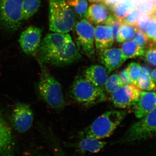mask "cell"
<instances>
[{
    "mask_svg": "<svg viewBox=\"0 0 156 156\" xmlns=\"http://www.w3.org/2000/svg\"><path fill=\"white\" fill-rule=\"evenodd\" d=\"M12 122L16 130L20 133L28 131L33 123L34 114L28 105L18 103L13 109Z\"/></svg>",
    "mask_w": 156,
    "mask_h": 156,
    "instance_id": "8fae6325",
    "label": "cell"
},
{
    "mask_svg": "<svg viewBox=\"0 0 156 156\" xmlns=\"http://www.w3.org/2000/svg\"><path fill=\"white\" fill-rule=\"evenodd\" d=\"M123 57L126 60L143 56L145 50L140 48L132 40L122 43L121 49Z\"/></svg>",
    "mask_w": 156,
    "mask_h": 156,
    "instance_id": "d6986e66",
    "label": "cell"
},
{
    "mask_svg": "<svg viewBox=\"0 0 156 156\" xmlns=\"http://www.w3.org/2000/svg\"><path fill=\"white\" fill-rule=\"evenodd\" d=\"M136 86L143 91H152L156 89V84L153 81L150 75L144 73H141Z\"/></svg>",
    "mask_w": 156,
    "mask_h": 156,
    "instance_id": "cb8c5ba5",
    "label": "cell"
},
{
    "mask_svg": "<svg viewBox=\"0 0 156 156\" xmlns=\"http://www.w3.org/2000/svg\"><path fill=\"white\" fill-rule=\"evenodd\" d=\"M0 156H14L12 131L0 113Z\"/></svg>",
    "mask_w": 156,
    "mask_h": 156,
    "instance_id": "9a60e30c",
    "label": "cell"
},
{
    "mask_svg": "<svg viewBox=\"0 0 156 156\" xmlns=\"http://www.w3.org/2000/svg\"><path fill=\"white\" fill-rule=\"evenodd\" d=\"M140 14L137 7L134 8L122 20V23L137 26L138 17Z\"/></svg>",
    "mask_w": 156,
    "mask_h": 156,
    "instance_id": "f1b7e54d",
    "label": "cell"
},
{
    "mask_svg": "<svg viewBox=\"0 0 156 156\" xmlns=\"http://www.w3.org/2000/svg\"><path fill=\"white\" fill-rule=\"evenodd\" d=\"M141 92L134 84L125 85L112 93L111 99L116 107L129 108L136 104Z\"/></svg>",
    "mask_w": 156,
    "mask_h": 156,
    "instance_id": "9c48e42d",
    "label": "cell"
},
{
    "mask_svg": "<svg viewBox=\"0 0 156 156\" xmlns=\"http://www.w3.org/2000/svg\"><path fill=\"white\" fill-rule=\"evenodd\" d=\"M127 115L124 111L105 112L89 126L79 132V138L88 137L98 140L107 138L113 134Z\"/></svg>",
    "mask_w": 156,
    "mask_h": 156,
    "instance_id": "7a4b0ae2",
    "label": "cell"
},
{
    "mask_svg": "<svg viewBox=\"0 0 156 156\" xmlns=\"http://www.w3.org/2000/svg\"><path fill=\"white\" fill-rule=\"evenodd\" d=\"M70 93L74 100L85 106H93L107 100L104 90L96 87L84 77L76 78Z\"/></svg>",
    "mask_w": 156,
    "mask_h": 156,
    "instance_id": "5b68a950",
    "label": "cell"
},
{
    "mask_svg": "<svg viewBox=\"0 0 156 156\" xmlns=\"http://www.w3.org/2000/svg\"><path fill=\"white\" fill-rule=\"evenodd\" d=\"M151 1H154V0H151Z\"/></svg>",
    "mask_w": 156,
    "mask_h": 156,
    "instance_id": "b9f144b4",
    "label": "cell"
},
{
    "mask_svg": "<svg viewBox=\"0 0 156 156\" xmlns=\"http://www.w3.org/2000/svg\"><path fill=\"white\" fill-rule=\"evenodd\" d=\"M138 30L137 26L122 23L119 34L117 43H121L130 41L133 39Z\"/></svg>",
    "mask_w": 156,
    "mask_h": 156,
    "instance_id": "603a6c76",
    "label": "cell"
},
{
    "mask_svg": "<svg viewBox=\"0 0 156 156\" xmlns=\"http://www.w3.org/2000/svg\"><path fill=\"white\" fill-rule=\"evenodd\" d=\"M106 69L99 65H94L87 68L83 73L84 77L101 89L104 90L105 85L108 78Z\"/></svg>",
    "mask_w": 156,
    "mask_h": 156,
    "instance_id": "e0dca14e",
    "label": "cell"
},
{
    "mask_svg": "<svg viewBox=\"0 0 156 156\" xmlns=\"http://www.w3.org/2000/svg\"><path fill=\"white\" fill-rule=\"evenodd\" d=\"M38 89L42 98L50 107L57 111L64 108L66 103L60 84L44 66L42 68Z\"/></svg>",
    "mask_w": 156,
    "mask_h": 156,
    "instance_id": "8992f818",
    "label": "cell"
},
{
    "mask_svg": "<svg viewBox=\"0 0 156 156\" xmlns=\"http://www.w3.org/2000/svg\"><path fill=\"white\" fill-rule=\"evenodd\" d=\"M94 41L95 47L98 50L111 48L115 41L110 26L98 25L94 29Z\"/></svg>",
    "mask_w": 156,
    "mask_h": 156,
    "instance_id": "2e32d148",
    "label": "cell"
},
{
    "mask_svg": "<svg viewBox=\"0 0 156 156\" xmlns=\"http://www.w3.org/2000/svg\"><path fill=\"white\" fill-rule=\"evenodd\" d=\"M143 56L149 64L156 66V44H153L145 50Z\"/></svg>",
    "mask_w": 156,
    "mask_h": 156,
    "instance_id": "f546056e",
    "label": "cell"
},
{
    "mask_svg": "<svg viewBox=\"0 0 156 156\" xmlns=\"http://www.w3.org/2000/svg\"><path fill=\"white\" fill-rule=\"evenodd\" d=\"M80 139L75 147L80 152L83 153H97L103 149L107 144L106 141L91 137H82Z\"/></svg>",
    "mask_w": 156,
    "mask_h": 156,
    "instance_id": "ac0fdd59",
    "label": "cell"
},
{
    "mask_svg": "<svg viewBox=\"0 0 156 156\" xmlns=\"http://www.w3.org/2000/svg\"><path fill=\"white\" fill-rule=\"evenodd\" d=\"M136 7L140 13L150 15L154 13L153 1L151 0H147L139 4Z\"/></svg>",
    "mask_w": 156,
    "mask_h": 156,
    "instance_id": "4dcf8cb0",
    "label": "cell"
},
{
    "mask_svg": "<svg viewBox=\"0 0 156 156\" xmlns=\"http://www.w3.org/2000/svg\"><path fill=\"white\" fill-rule=\"evenodd\" d=\"M134 123L119 139L112 144H130L156 135V109Z\"/></svg>",
    "mask_w": 156,
    "mask_h": 156,
    "instance_id": "277c9868",
    "label": "cell"
},
{
    "mask_svg": "<svg viewBox=\"0 0 156 156\" xmlns=\"http://www.w3.org/2000/svg\"><path fill=\"white\" fill-rule=\"evenodd\" d=\"M144 33L151 42L156 44V13L151 15L150 20Z\"/></svg>",
    "mask_w": 156,
    "mask_h": 156,
    "instance_id": "83f0119b",
    "label": "cell"
},
{
    "mask_svg": "<svg viewBox=\"0 0 156 156\" xmlns=\"http://www.w3.org/2000/svg\"><path fill=\"white\" fill-rule=\"evenodd\" d=\"M122 25V21L116 18L108 25L110 26L111 27L114 41L116 42L119 38V34Z\"/></svg>",
    "mask_w": 156,
    "mask_h": 156,
    "instance_id": "d6a6232c",
    "label": "cell"
},
{
    "mask_svg": "<svg viewBox=\"0 0 156 156\" xmlns=\"http://www.w3.org/2000/svg\"><path fill=\"white\" fill-rule=\"evenodd\" d=\"M23 0H0V24L7 31L14 32L23 21Z\"/></svg>",
    "mask_w": 156,
    "mask_h": 156,
    "instance_id": "52a82bcc",
    "label": "cell"
},
{
    "mask_svg": "<svg viewBox=\"0 0 156 156\" xmlns=\"http://www.w3.org/2000/svg\"><path fill=\"white\" fill-rule=\"evenodd\" d=\"M122 0H105L104 3L107 6H108L109 8L112 10Z\"/></svg>",
    "mask_w": 156,
    "mask_h": 156,
    "instance_id": "d590c367",
    "label": "cell"
},
{
    "mask_svg": "<svg viewBox=\"0 0 156 156\" xmlns=\"http://www.w3.org/2000/svg\"><path fill=\"white\" fill-rule=\"evenodd\" d=\"M141 69H142V73L146 74L151 75V70L150 68L146 66H141Z\"/></svg>",
    "mask_w": 156,
    "mask_h": 156,
    "instance_id": "8d00e7d4",
    "label": "cell"
},
{
    "mask_svg": "<svg viewBox=\"0 0 156 156\" xmlns=\"http://www.w3.org/2000/svg\"><path fill=\"white\" fill-rule=\"evenodd\" d=\"M151 15L140 13L137 23L138 29L144 32L150 20Z\"/></svg>",
    "mask_w": 156,
    "mask_h": 156,
    "instance_id": "1f68e13d",
    "label": "cell"
},
{
    "mask_svg": "<svg viewBox=\"0 0 156 156\" xmlns=\"http://www.w3.org/2000/svg\"><path fill=\"white\" fill-rule=\"evenodd\" d=\"M42 0H23L22 5L23 20H27L38 11Z\"/></svg>",
    "mask_w": 156,
    "mask_h": 156,
    "instance_id": "44dd1931",
    "label": "cell"
},
{
    "mask_svg": "<svg viewBox=\"0 0 156 156\" xmlns=\"http://www.w3.org/2000/svg\"></svg>",
    "mask_w": 156,
    "mask_h": 156,
    "instance_id": "7bdbcfd3",
    "label": "cell"
},
{
    "mask_svg": "<svg viewBox=\"0 0 156 156\" xmlns=\"http://www.w3.org/2000/svg\"><path fill=\"white\" fill-rule=\"evenodd\" d=\"M133 84L136 86L137 81L142 73L141 66L139 63L132 62L126 68Z\"/></svg>",
    "mask_w": 156,
    "mask_h": 156,
    "instance_id": "4316f807",
    "label": "cell"
},
{
    "mask_svg": "<svg viewBox=\"0 0 156 156\" xmlns=\"http://www.w3.org/2000/svg\"><path fill=\"white\" fill-rule=\"evenodd\" d=\"M154 9V13H156V0L153 1Z\"/></svg>",
    "mask_w": 156,
    "mask_h": 156,
    "instance_id": "60d3db41",
    "label": "cell"
},
{
    "mask_svg": "<svg viewBox=\"0 0 156 156\" xmlns=\"http://www.w3.org/2000/svg\"><path fill=\"white\" fill-rule=\"evenodd\" d=\"M119 76L124 86L133 84L127 68L120 72Z\"/></svg>",
    "mask_w": 156,
    "mask_h": 156,
    "instance_id": "836d02e7",
    "label": "cell"
},
{
    "mask_svg": "<svg viewBox=\"0 0 156 156\" xmlns=\"http://www.w3.org/2000/svg\"><path fill=\"white\" fill-rule=\"evenodd\" d=\"M52 146V151L54 156H68L58 144H54Z\"/></svg>",
    "mask_w": 156,
    "mask_h": 156,
    "instance_id": "e575fe53",
    "label": "cell"
},
{
    "mask_svg": "<svg viewBox=\"0 0 156 156\" xmlns=\"http://www.w3.org/2000/svg\"><path fill=\"white\" fill-rule=\"evenodd\" d=\"M93 24L108 25L115 19L111 9L104 3L92 4L89 6L86 16Z\"/></svg>",
    "mask_w": 156,
    "mask_h": 156,
    "instance_id": "7c38bea8",
    "label": "cell"
},
{
    "mask_svg": "<svg viewBox=\"0 0 156 156\" xmlns=\"http://www.w3.org/2000/svg\"><path fill=\"white\" fill-rule=\"evenodd\" d=\"M37 52L40 62L55 66H66L82 58L71 37L67 33L48 34L41 42Z\"/></svg>",
    "mask_w": 156,
    "mask_h": 156,
    "instance_id": "6da1fadb",
    "label": "cell"
},
{
    "mask_svg": "<svg viewBox=\"0 0 156 156\" xmlns=\"http://www.w3.org/2000/svg\"><path fill=\"white\" fill-rule=\"evenodd\" d=\"M67 2L78 18H86L88 9L87 0H67Z\"/></svg>",
    "mask_w": 156,
    "mask_h": 156,
    "instance_id": "7402d4cb",
    "label": "cell"
},
{
    "mask_svg": "<svg viewBox=\"0 0 156 156\" xmlns=\"http://www.w3.org/2000/svg\"><path fill=\"white\" fill-rule=\"evenodd\" d=\"M134 0H122L112 10L116 19L122 21V20L128 14L136 5Z\"/></svg>",
    "mask_w": 156,
    "mask_h": 156,
    "instance_id": "ffe728a7",
    "label": "cell"
},
{
    "mask_svg": "<svg viewBox=\"0 0 156 156\" xmlns=\"http://www.w3.org/2000/svg\"><path fill=\"white\" fill-rule=\"evenodd\" d=\"M89 1L92 4H95V3H104L105 0H89Z\"/></svg>",
    "mask_w": 156,
    "mask_h": 156,
    "instance_id": "f35d334b",
    "label": "cell"
},
{
    "mask_svg": "<svg viewBox=\"0 0 156 156\" xmlns=\"http://www.w3.org/2000/svg\"><path fill=\"white\" fill-rule=\"evenodd\" d=\"M99 51L100 61L108 73L119 69L126 61L120 48H108Z\"/></svg>",
    "mask_w": 156,
    "mask_h": 156,
    "instance_id": "4fadbf2b",
    "label": "cell"
},
{
    "mask_svg": "<svg viewBox=\"0 0 156 156\" xmlns=\"http://www.w3.org/2000/svg\"><path fill=\"white\" fill-rule=\"evenodd\" d=\"M150 76L153 81L156 84V68L152 71Z\"/></svg>",
    "mask_w": 156,
    "mask_h": 156,
    "instance_id": "74e56055",
    "label": "cell"
},
{
    "mask_svg": "<svg viewBox=\"0 0 156 156\" xmlns=\"http://www.w3.org/2000/svg\"><path fill=\"white\" fill-rule=\"evenodd\" d=\"M134 107V114L140 119L153 111L156 109V93L153 91H141Z\"/></svg>",
    "mask_w": 156,
    "mask_h": 156,
    "instance_id": "5bb4252c",
    "label": "cell"
},
{
    "mask_svg": "<svg viewBox=\"0 0 156 156\" xmlns=\"http://www.w3.org/2000/svg\"><path fill=\"white\" fill-rule=\"evenodd\" d=\"M74 39L79 52L92 58L95 56L94 29L92 23L86 18L79 20L74 27Z\"/></svg>",
    "mask_w": 156,
    "mask_h": 156,
    "instance_id": "ba28073f",
    "label": "cell"
},
{
    "mask_svg": "<svg viewBox=\"0 0 156 156\" xmlns=\"http://www.w3.org/2000/svg\"><path fill=\"white\" fill-rule=\"evenodd\" d=\"M49 27L53 32L66 34L74 27L75 15L66 0L49 1Z\"/></svg>",
    "mask_w": 156,
    "mask_h": 156,
    "instance_id": "3957f363",
    "label": "cell"
},
{
    "mask_svg": "<svg viewBox=\"0 0 156 156\" xmlns=\"http://www.w3.org/2000/svg\"><path fill=\"white\" fill-rule=\"evenodd\" d=\"M42 30L34 26L29 27L20 37L19 42L23 52L28 55L37 53L41 44Z\"/></svg>",
    "mask_w": 156,
    "mask_h": 156,
    "instance_id": "30bf717a",
    "label": "cell"
},
{
    "mask_svg": "<svg viewBox=\"0 0 156 156\" xmlns=\"http://www.w3.org/2000/svg\"><path fill=\"white\" fill-rule=\"evenodd\" d=\"M124 86L119 74H114L108 78L105 85L104 90L109 94H112L117 89Z\"/></svg>",
    "mask_w": 156,
    "mask_h": 156,
    "instance_id": "d4e9b609",
    "label": "cell"
},
{
    "mask_svg": "<svg viewBox=\"0 0 156 156\" xmlns=\"http://www.w3.org/2000/svg\"><path fill=\"white\" fill-rule=\"evenodd\" d=\"M24 156H39L37 154L35 153H29L26 154Z\"/></svg>",
    "mask_w": 156,
    "mask_h": 156,
    "instance_id": "ab89813d",
    "label": "cell"
},
{
    "mask_svg": "<svg viewBox=\"0 0 156 156\" xmlns=\"http://www.w3.org/2000/svg\"><path fill=\"white\" fill-rule=\"evenodd\" d=\"M132 41L140 48L145 50V48H148L154 44L151 41L144 32L138 29Z\"/></svg>",
    "mask_w": 156,
    "mask_h": 156,
    "instance_id": "484cf974",
    "label": "cell"
}]
</instances>
